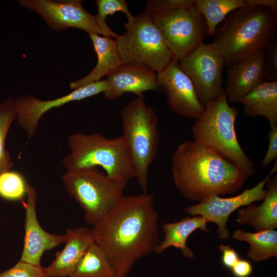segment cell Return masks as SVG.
<instances>
[{"mask_svg": "<svg viewBox=\"0 0 277 277\" xmlns=\"http://www.w3.org/2000/svg\"><path fill=\"white\" fill-rule=\"evenodd\" d=\"M231 238L249 243L247 255L254 262H259L271 257L277 258V231L274 229L256 232L236 230Z\"/></svg>", "mask_w": 277, "mask_h": 277, "instance_id": "obj_23", "label": "cell"}, {"mask_svg": "<svg viewBox=\"0 0 277 277\" xmlns=\"http://www.w3.org/2000/svg\"><path fill=\"white\" fill-rule=\"evenodd\" d=\"M0 277H46L44 268L18 261L12 267L0 272Z\"/></svg>", "mask_w": 277, "mask_h": 277, "instance_id": "obj_30", "label": "cell"}, {"mask_svg": "<svg viewBox=\"0 0 277 277\" xmlns=\"http://www.w3.org/2000/svg\"><path fill=\"white\" fill-rule=\"evenodd\" d=\"M195 0H148L146 14L150 18L157 17L181 7L194 5Z\"/></svg>", "mask_w": 277, "mask_h": 277, "instance_id": "obj_29", "label": "cell"}, {"mask_svg": "<svg viewBox=\"0 0 277 277\" xmlns=\"http://www.w3.org/2000/svg\"><path fill=\"white\" fill-rule=\"evenodd\" d=\"M89 35L97 55V62L95 67L88 74L70 83V87L73 90L101 81L102 77L111 73L123 64L118 52L116 39L101 36L97 34Z\"/></svg>", "mask_w": 277, "mask_h": 277, "instance_id": "obj_20", "label": "cell"}, {"mask_svg": "<svg viewBox=\"0 0 277 277\" xmlns=\"http://www.w3.org/2000/svg\"><path fill=\"white\" fill-rule=\"evenodd\" d=\"M62 181L67 193L83 210L85 221L92 225L124 195L128 182L109 176L96 167L66 171Z\"/></svg>", "mask_w": 277, "mask_h": 277, "instance_id": "obj_7", "label": "cell"}, {"mask_svg": "<svg viewBox=\"0 0 277 277\" xmlns=\"http://www.w3.org/2000/svg\"><path fill=\"white\" fill-rule=\"evenodd\" d=\"M179 62L192 82L197 97L204 107L207 103L219 96L223 90L225 62L212 43L203 42Z\"/></svg>", "mask_w": 277, "mask_h": 277, "instance_id": "obj_10", "label": "cell"}, {"mask_svg": "<svg viewBox=\"0 0 277 277\" xmlns=\"http://www.w3.org/2000/svg\"><path fill=\"white\" fill-rule=\"evenodd\" d=\"M69 277H117V275L106 253L94 242Z\"/></svg>", "mask_w": 277, "mask_h": 277, "instance_id": "obj_24", "label": "cell"}, {"mask_svg": "<svg viewBox=\"0 0 277 277\" xmlns=\"http://www.w3.org/2000/svg\"><path fill=\"white\" fill-rule=\"evenodd\" d=\"M238 114L236 108L229 104L223 89L216 98L206 104L191 131L194 140L222 154L250 177L255 169L236 135L235 123Z\"/></svg>", "mask_w": 277, "mask_h": 277, "instance_id": "obj_4", "label": "cell"}, {"mask_svg": "<svg viewBox=\"0 0 277 277\" xmlns=\"http://www.w3.org/2000/svg\"><path fill=\"white\" fill-rule=\"evenodd\" d=\"M219 249L222 252V263L228 268L231 269L240 259L238 253L229 245L222 244L219 246Z\"/></svg>", "mask_w": 277, "mask_h": 277, "instance_id": "obj_33", "label": "cell"}, {"mask_svg": "<svg viewBox=\"0 0 277 277\" xmlns=\"http://www.w3.org/2000/svg\"><path fill=\"white\" fill-rule=\"evenodd\" d=\"M17 112L15 100L8 97L0 103V174L13 166L9 152L5 147L7 135Z\"/></svg>", "mask_w": 277, "mask_h": 277, "instance_id": "obj_26", "label": "cell"}, {"mask_svg": "<svg viewBox=\"0 0 277 277\" xmlns=\"http://www.w3.org/2000/svg\"><path fill=\"white\" fill-rule=\"evenodd\" d=\"M277 11L263 6H247L230 13L217 27L212 44L227 68L258 51L275 38Z\"/></svg>", "mask_w": 277, "mask_h": 277, "instance_id": "obj_3", "label": "cell"}, {"mask_svg": "<svg viewBox=\"0 0 277 277\" xmlns=\"http://www.w3.org/2000/svg\"><path fill=\"white\" fill-rule=\"evenodd\" d=\"M95 3L97 7V13L94 15L95 19L104 36L116 38L118 36L106 24V18L108 15H112L120 11L126 15L127 23H131L134 19L135 16L130 12L125 0H96Z\"/></svg>", "mask_w": 277, "mask_h": 277, "instance_id": "obj_27", "label": "cell"}, {"mask_svg": "<svg viewBox=\"0 0 277 277\" xmlns=\"http://www.w3.org/2000/svg\"><path fill=\"white\" fill-rule=\"evenodd\" d=\"M277 171L275 162L269 174L261 182L251 189H246L242 193L233 197H220L213 196L196 205L186 207L184 211L192 216L201 215L207 222H213L217 226V235L222 240L229 237L227 224L230 215L237 209L244 206L263 200L267 193L264 189L268 179Z\"/></svg>", "mask_w": 277, "mask_h": 277, "instance_id": "obj_11", "label": "cell"}, {"mask_svg": "<svg viewBox=\"0 0 277 277\" xmlns=\"http://www.w3.org/2000/svg\"><path fill=\"white\" fill-rule=\"evenodd\" d=\"M126 31L116 39L123 64L139 65L157 73L174 58L152 19L144 13L137 14Z\"/></svg>", "mask_w": 277, "mask_h": 277, "instance_id": "obj_8", "label": "cell"}, {"mask_svg": "<svg viewBox=\"0 0 277 277\" xmlns=\"http://www.w3.org/2000/svg\"><path fill=\"white\" fill-rule=\"evenodd\" d=\"M152 21L179 61L197 48L208 35L204 18L193 5L179 7Z\"/></svg>", "mask_w": 277, "mask_h": 277, "instance_id": "obj_9", "label": "cell"}, {"mask_svg": "<svg viewBox=\"0 0 277 277\" xmlns=\"http://www.w3.org/2000/svg\"><path fill=\"white\" fill-rule=\"evenodd\" d=\"M26 196L24 247L19 261L42 266L41 261L44 252L65 243L66 237L65 234L51 233L42 228L36 214L37 192L29 184Z\"/></svg>", "mask_w": 277, "mask_h": 277, "instance_id": "obj_15", "label": "cell"}, {"mask_svg": "<svg viewBox=\"0 0 277 277\" xmlns=\"http://www.w3.org/2000/svg\"><path fill=\"white\" fill-rule=\"evenodd\" d=\"M171 173L181 194L199 203L235 193L249 177L227 157L195 140L178 145L172 156Z\"/></svg>", "mask_w": 277, "mask_h": 277, "instance_id": "obj_2", "label": "cell"}, {"mask_svg": "<svg viewBox=\"0 0 277 277\" xmlns=\"http://www.w3.org/2000/svg\"><path fill=\"white\" fill-rule=\"evenodd\" d=\"M120 116L122 136L131 154L135 178L143 193H147L149 169L158 153L160 134L157 116L144 98L140 97L126 105Z\"/></svg>", "mask_w": 277, "mask_h": 277, "instance_id": "obj_6", "label": "cell"}, {"mask_svg": "<svg viewBox=\"0 0 277 277\" xmlns=\"http://www.w3.org/2000/svg\"><path fill=\"white\" fill-rule=\"evenodd\" d=\"M264 82L277 80V38L264 50Z\"/></svg>", "mask_w": 277, "mask_h": 277, "instance_id": "obj_31", "label": "cell"}, {"mask_svg": "<svg viewBox=\"0 0 277 277\" xmlns=\"http://www.w3.org/2000/svg\"><path fill=\"white\" fill-rule=\"evenodd\" d=\"M69 153L63 164L68 170L101 167L108 175L128 181L135 172L127 145L121 135L109 139L99 133L71 134L68 139Z\"/></svg>", "mask_w": 277, "mask_h": 277, "instance_id": "obj_5", "label": "cell"}, {"mask_svg": "<svg viewBox=\"0 0 277 277\" xmlns=\"http://www.w3.org/2000/svg\"><path fill=\"white\" fill-rule=\"evenodd\" d=\"M64 248L44 268L46 277H69L75 269L90 246L94 243L91 229L68 228Z\"/></svg>", "mask_w": 277, "mask_h": 277, "instance_id": "obj_18", "label": "cell"}, {"mask_svg": "<svg viewBox=\"0 0 277 277\" xmlns=\"http://www.w3.org/2000/svg\"><path fill=\"white\" fill-rule=\"evenodd\" d=\"M248 6H263L277 11L276 0H244Z\"/></svg>", "mask_w": 277, "mask_h": 277, "instance_id": "obj_35", "label": "cell"}, {"mask_svg": "<svg viewBox=\"0 0 277 277\" xmlns=\"http://www.w3.org/2000/svg\"><path fill=\"white\" fill-rule=\"evenodd\" d=\"M231 270L235 277H250L253 271L251 264L247 260L241 259Z\"/></svg>", "mask_w": 277, "mask_h": 277, "instance_id": "obj_34", "label": "cell"}, {"mask_svg": "<svg viewBox=\"0 0 277 277\" xmlns=\"http://www.w3.org/2000/svg\"><path fill=\"white\" fill-rule=\"evenodd\" d=\"M18 3L39 14L54 30L75 28L89 34H102L95 16L84 8L81 1L19 0Z\"/></svg>", "mask_w": 277, "mask_h": 277, "instance_id": "obj_12", "label": "cell"}, {"mask_svg": "<svg viewBox=\"0 0 277 277\" xmlns=\"http://www.w3.org/2000/svg\"><path fill=\"white\" fill-rule=\"evenodd\" d=\"M157 73L144 66L122 64L107 75L106 87L103 92L108 100L119 98L125 93L135 94L137 97L144 98V92L159 90Z\"/></svg>", "mask_w": 277, "mask_h": 277, "instance_id": "obj_16", "label": "cell"}, {"mask_svg": "<svg viewBox=\"0 0 277 277\" xmlns=\"http://www.w3.org/2000/svg\"><path fill=\"white\" fill-rule=\"evenodd\" d=\"M194 6L204 18L208 35L234 10L248 6L244 0H195Z\"/></svg>", "mask_w": 277, "mask_h": 277, "instance_id": "obj_25", "label": "cell"}, {"mask_svg": "<svg viewBox=\"0 0 277 277\" xmlns=\"http://www.w3.org/2000/svg\"><path fill=\"white\" fill-rule=\"evenodd\" d=\"M264 50L253 53L228 67L224 89L229 103H236L264 82Z\"/></svg>", "mask_w": 277, "mask_h": 277, "instance_id": "obj_17", "label": "cell"}, {"mask_svg": "<svg viewBox=\"0 0 277 277\" xmlns=\"http://www.w3.org/2000/svg\"><path fill=\"white\" fill-rule=\"evenodd\" d=\"M263 203L257 206L252 203L239 209L236 218L241 225L250 226L256 231L275 229L277 227V177H270Z\"/></svg>", "mask_w": 277, "mask_h": 277, "instance_id": "obj_19", "label": "cell"}, {"mask_svg": "<svg viewBox=\"0 0 277 277\" xmlns=\"http://www.w3.org/2000/svg\"><path fill=\"white\" fill-rule=\"evenodd\" d=\"M159 215L151 193L124 195L91 229L117 277H127L139 260L155 252Z\"/></svg>", "mask_w": 277, "mask_h": 277, "instance_id": "obj_1", "label": "cell"}, {"mask_svg": "<svg viewBox=\"0 0 277 277\" xmlns=\"http://www.w3.org/2000/svg\"><path fill=\"white\" fill-rule=\"evenodd\" d=\"M207 221L201 215L187 216L174 223H166L162 225L164 239L159 243L155 253L160 254L168 248L174 247L180 249L187 259H193V251L186 244L189 236L197 229L209 232Z\"/></svg>", "mask_w": 277, "mask_h": 277, "instance_id": "obj_21", "label": "cell"}, {"mask_svg": "<svg viewBox=\"0 0 277 277\" xmlns=\"http://www.w3.org/2000/svg\"><path fill=\"white\" fill-rule=\"evenodd\" d=\"M239 102L244 106L245 113L251 118H266L270 127L277 126V82L262 83Z\"/></svg>", "mask_w": 277, "mask_h": 277, "instance_id": "obj_22", "label": "cell"}, {"mask_svg": "<svg viewBox=\"0 0 277 277\" xmlns=\"http://www.w3.org/2000/svg\"><path fill=\"white\" fill-rule=\"evenodd\" d=\"M28 184L19 172L8 170L0 174V197L9 201L22 200L26 195Z\"/></svg>", "mask_w": 277, "mask_h": 277, "instance_id": "obj_28", "label": "cell"}, {"mask_svg": "<svg viewBox=\"0 0 277 277\" xmlns=\"http://www.w3.org/2000/svg\"><path fill=\"white\" fill-rule=\"evenodd\" d=\"M106 81L94 82L73 90L65 95L51 100H41L31 95L18 97L15 100L17 115L16 120L29 139L36 133L42 116L49 110L60 107L68 103L90 97L106 89Z\"/></svg>", "mask_w": 277, "mask_h": 277, "instance_id": "obj_14", "label": "cell"}, {"mask_svg": "<svg viewBox=\"0 0 277 277\" xmlns=\"http://www.w3.org/2000/svg\"><path fill=\"white\" fill-rule=\"evenodd\" d=\"M270 128L267 136L269 140L267 151L260 163V166L263 168L267 167L272 161L277 158V126Z\"/></svg>", "mask_w": 277, "mask_h": 277, "instance_id": "obj_32", "label": "cell"}, {"mask_svg": "<svg viewBox=\"0 0 277 277\" xmlns=\"http://www.w3.org/2000/svg\"><path fill=\"white\" fill-rule=\"evenodd\" d=\"M157 84L166 96L171 109L177 114L188 118H199L204 111L194 86L181 68L179 61L173 58L157 74Z\"/></svg>", "mask_w": 277, "mask_h": 277, "instance_id": "obj_13", "label": "cell"}]
</instances>
